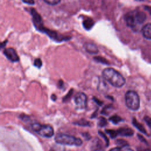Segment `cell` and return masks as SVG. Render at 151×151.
<instances>
[{"label": "cell", "mask_w": 151, "mask_h": 151, "mask_svg": "<svg viewBox=\"0 0 151 151\" xmlns=\"http://www.w3.org/2000/svg\"><path fill=\"white\" fill-rule=\"evenodd\" d=\"M112 109H113L112 104L106 105V106L104 107V108L101 111V114H106V115H108L109 114V112Z\"/></svg>", "instance_id": "ffe728a7"}, {"label": "cell", "mask_w": 151, "mask_h": 151, "mask_svg": "<svg viewBox=\"0 0 151 151\" xmlns=\"http://www.w3.org/2000/svg\"><path fill=\"white\" fill-rule=\"evenodd\" d=\"M22 2L25 3V4H30V5H33L35 3V2L34 1H31H31H25V0H23Z\"/></svg>", "instance_id": "d6a6232c"}, {"label": "cell", "mask_w": 151, "mask_h": 151, "mask_svg": "<svg viewBox=\"0 0 151 151\" xmlns=\"http://www.w3.org/2000/svg\"><path fill=\"white\" fill-rule=\"evenodd\" d=\"M36 27L37 28V29L39 31L46 33L51 39H52L53 40H54L55 41H57V42H61V41H63L68 40L70 38V37H64L61 35H60L57 32H55L54 31H52V30L49 29L47 28H45L42 25V24H41V25H40L38 27Z\"/></svg>", "instance_id": "8992f818"}, {"label": "cell", "mask_w": 151, "mask_h": 151, "mask_svg": "<svg viewBox=\"0 0 151 151\" xmlns=\"http://www.w3.org/2000/svg\"><path fill=\"white\" fill-rule=\"evenodd\" d=\"M85 50L90 54H97L99 52V49L97 48V46L92 42H86L84 45Z\"/></svg>", "instance_id": "8fae6325"}, {"label": "cell", "mask_w": 151, "mask_h": 151, "mask_svg": "<svg viewBox=\"0 0 151 151\" xmlns=\"http://www.w3.org/2000/svg\"><path fill=\"white\" fill-rule=\"evenodd\" d=\"M51 99L52 101H55L56 99H57V96L54 94H52L51 96Z\"/></svg>", "instance_id": "8d00e7d4"}, {"label": "cell", "mask_w": 151, "mask_h": 151, "mask_svg": "<svg viewBox=\"0 0 151 151\" xmlns=\"http://www.w3.org/2000/svg\"><path fill=\"white\" fill-rule=\"evenodd\" d=\"M97 110H96V111H95V113H94V112L93 113V114L91 115V118H93V117H96V115H97V113H97Z\"/></svg>", "instance_id": "f35d334b"}, {"label": "cell", "mask_w": 151, "mask_h": 151, "mask_svg": "<svg viewBox=\"0 0 151 151\" xmlns=\"http://www.w3.org/2000/svg\"><path fill=\"white\" fill-rule=\"evenodd\" d=\"M132 123L133 124V126L137 129H138L140 132L146 134L147 133H146V131L145 130V129L144 128V127L142 126V124H140V123H139L137 120L135 119V118H133V120H132Z\"/></svg>", "instance_id": "9a60e30c"}, {"label": "cell", "mask_w": 151, "mask_h": 151, "mask_svg": "<svg viewBox=\"0 0 151 151\" xmlns=\"http://www.w3.org/2000/svg\"><path fill=\"white\" fill-rule=\"evenodd\" d=\"M109 120L111 122H112L113 124H117L119 122L123 121V119L120 116H119L117 115H113V116L109 117Z\"/></svg>", "instance_id": "e0dca14e"}, {"label": "cell", "mask_w": 151, "mask_h": 151, "mask_svg": "<svg viewBox=\"0 0 151 151\" xmlns=\"http://www.w3.org/2000/svg\"><path fill=\"white\" fill-rule=\"evenodd\" d=\"M55 141L57 143L62 145L69 146H80L83 142L81 139L75 136L66 134L64 133H58L55 137Z\"/></svg>", "instance_id": "3957f363"}, {"label": "cell", "mask_w": 151, "mask_h": 151, "mask_svg": "<svg viewBox=\"0 0 151 151\" xmlns=\"http://www.w3.org/2000/svg\"><path fill=\"white\" fill-rule=\"evenodd\" d=\"M93 101H94L96 104H97L99 105V106H101V105L103 104V103L102 101L100 100L99 99H98L96 98V97H93Z\"/></svg>", "instance_id": "f546056e"}, {"label": "cell", "mask_w": 151, "mask_h": 151, "mask_svg": "<svg viewBox=\"0 0 151 151\" xmlns=\"http://www.w3.org/2000/svg\"><path fill=\"white\" fill-rule=\"evenodd\" d=\"M94 24V21L90 18L84 19L83 21V26L84 28V29L87 30L91 29V28L93 27Z\"/></svg>", "instance_id": "5bb4252c"}, {"label": "cell", "mask_w": 151, "mask_h": 151, "mask_svg": "<svg viewBox=\"0 0 151 151\" xmlns=\"http://www.w3.org/2000/svg\"><path fill=\"white\" fill-rule=\"evenodd\" d=\"M142 31L143 35L145 38L151 40V23L144 25Z\"/></svg>", "instance_id": "4fadbf2b"}, {"label": "cell", "mask_w": 151, "mask_h": 151, "mask_svg": "<svg viewBox=\"0 0 151 151\" xmlns=\"http://www.w3.org/2000/svg\"><path fill=\"white\" fill-rule=\"evenodd\" d=\"M31 14L32 17V20L35 26L37 27L41 25L42 24L41 17L34 8H31Z\"/></svg>", "instance_id": "30bf717a"}, {"label": "cell", "mask_w": 151, "mask_h": 151, "mask_svg": "<svg viewBox=\"0 0 151 151\" xmlns=\"http://www.w3.org/2000/svg\"><path fill=\"white\" fill-rule=\"evenodd\" d=\"M125 151H133V150H132V149H126Z\"/></svg>", "instance_id": "60d3db41"}, {"label": "cell", "mask_w": 151, "mask_h": 151, "mask_svg": "<svg viewBox=\"0 0 151 151\" xmlns=\"http://www.w3.org/2000/svg\"><path fill=\"white\" fill-rule=\"evenodd\" d=\"M44 2L50 5H55L61 2L60 0H44Z\"/></svg>", "instance_id": "484cf974"}, {"label": "cell", "mask_w": 151, "mask_h": 151, "mask_svg": "<svg viewBox=\"0 0 151 151\" xmlns=\"http://www.w3.org/2000/svg\"><path fill=\"white\" fill-rule=\"evenodd\" d=\"M19 119H21L24 122H28L29 120V117L25 114H21L19 115Z\"/></svg>", "instance_id": "83f0119b"}, {"label": "cell", "mask_w": 151, "mask_h": 151, "mask_svg": "<svg viewBox=\"0 0 151 151\" xmlns=\"http://www.w3.org/2000/svg\"><path fill=\"white\" fill-rule=\"evenodd\" d=\"M138 151H151V150L149 149H140V150H138Z\"/></svg>", "instance_id": "ab89813d"}, {"label": "cell", "mask_w": 151, "mask_h": 151, "mask_svg": "<svg viewBox=\"0 0 151 151\" xmlns=\"http://www.w3.org/2000/svg\"><path fill=\"white\" fill-rule=\"evenodd\" d=\"M145 10L147 11L150 14V15H151V6H145Z\"/></svg>", "instance_id": "d590c367"}, {"label": "cell", "mask_w": 151, "mask_h": 151, "mask_svg": "<svg viewBox=\"0 0 151 151\" xmlns=\"http://www.w3.org/2000/svg\"><path fill=\"white\" fill-rule=\"evenodd\" d=\"M93 59L97 63H100L105 65H109L110 63L107 60L101 56H96L93 57Z\"/></svg>", "instance_id": "2e32d148"}, {"label": "cell", "mask_w": 151, "mask_h": 151, "mask_svg": "<svg viewBox=\"0 0 151 151\" xmlns=\"http://www.w3.org/2000/svg\"><path fill=\"white\" fill-rule=\"evenodd\" d=\"M137 136H138L139 138L140 139V140L141 141H142V142H146V141L145 140V139H144L142 136H140V135H139V134H138Z\"/></svg>", "instance_id": "74e56055"}, {"label": "cell", "mask_w": 151, "mask_h": 151, "mask_svg": "<svg viewBox=\"0 0 151 151\" xmlns=\"http://www.w3.org/2000/svg\"><path fill=\"white\" fill-rule=\"evenodd\" d=\"M73 93V89L72 88V89H70V91L68 92L67 94H66V96H65L63 97V102H66V101H67L68 100H69L70 99V98H71V97Z\"/></svg>", "instance_id": "cb8c5ba5"}, {"label": "cell", "mask_w": 151, "mask_h": 151, "mask_svg": "<svg viewBox=\"0 0 151 151\" xmlns=\"http://www.w3.org/2000/svg\"><path fill=\"white\" fill-rule=\"evenodd\" d=\"M144 120H145V122L146 123V124H147V126L151 129V118L149 117H147V116H145L144 117Z\"/></svg>", "instance_id": "f1b7e54d"}, {"label": "cell", "mask_w": 151, "mask_h": 151, "mask_svg": "<svg viewBox=\"0 0 151 151\" xmlns=\"http://www.w3.org/2000/svg\"><path fill=\"white\" fill-rule=\"evenodd\" d=\"M117 132L119 135L123 136H132L134 134V131L129 127H120Z\"/></svg>", "instance_id": "7c38bea8"}, {"label": "cell", "mask_w": 151, "mask_h": 151, "mask_svg": "<svg viewBox=\"0 0 151 151\" xmlns=\"http://www.w3.org/2000/svg\"><path fill=\"white\" fill-rule=\"evenodd\" d=\"M42 65V61L40 58H37L36 59L34 60V65L37 68H41V66Z\"/></svg>", "instance_id": "d4e9b609"}, {"label": "cell", "mask_w": 151, "mask_h": 151, "mask_svg": "<svg viewBox=\"0 0 151 151\" xmlns=\"http://www.w3.org/2000/svg\"><path fill=\"white\" fill-rule=\"evenodd\" d=\"M103 145L101 141L98 139L95 138L90 143V150L91 151H100L102 149Z\"/></svg>", "instance_id": "9c48e42d"}, {"label": "cell", "mask_w": 151, "mask_h": 151, "mask_svg": "<svg viewBox=\"0 0 151 151\" xmlns=\"http://www.w3.org/2000/svg\"><path fill=\"white\" fill-rule=\"evenodd\" d=\"M3 53L11 62H18L19 60L15 50L12 47L5 48Z\"/></svg>", "instance_id": "ba28073f"}, {"label": "cell", "mask_w": 151, "mask_h": 151, "mask_svg": "<svg viewBox=\"0 0 151 151\" xmlns=\"http://www.w3.org/2000/svg\"><path fill=\"white\" fill-rule=\"evenodd\" d=\"M109 151H122L120 147H114V148H112L110 150H109Z\"/></svg>", "instance_id": "e575fe53"}, {"label": "cell", "mask_w": 151, "mask_h": 151, "mask_svg": "<svg viewBox=\"0 0 151 151\" xmlns=\"http://www.w3.org/2000/svg\"><path fill=\"white\" fill-rule=\"evenodd\" d=\"M105 131L110 136V137L112 138V139L115 138L118 135L117 132L116 131V130H112V129H106Z\"/></svg>", "instance_id": "7402d4cb"}, {"label": "cell", "mask_w": 151, "mask_h": 151, "mask_svg": "<svg viewBox=\"0 0 151 151\" xmlns=\"http://www.w3.org/2000/svg\"><path fill=\"white\" fill-rule=\"evenodd\" d=\"M49 151H65V148L62 145L57 143L52 146Z\"/></svg>", "instance_id": "d6986e66"}, {"label": "cell", "mask_w": 151, "mask_h": 151, "mask_svg": "<svg viewBox=\"0 0 151 151\" xmlns=\"http://www.w3.org/2000/svg\"><path fill=\"white\" fill-rule=\"evenodd\" d=\"M82 135L86 140H88L91 138V136L88 133H82Z\"/></svg>", "instance_id": "4dcf8cb0"}, {"label": "cell", "mask_w": 151, "mask_h": 151, "mask_svg": "<svg viewBox=\"0 0 151 151\" xmlns=\"http://www.w3.org/2000/svg\"><path fill=\"white\" fill-rule=\"evenodd\" d=\"M102 76L109 83L117 88L122 87L126 83L124 77L119 71L111 67L104 68L102 71Z\"/></svg>", "instance_id": "6da1fadb"}, {"label": "cell", "mask_w": 151, "mask_h": 151, "mask_svg": "<svg viewBox=\"0 0 151 151\" xmlns=\"http://www.w3.org/2000/svg\"><path fill=\"white\" fill-rule=\"evenodd\" d=\"M74 100L77 108L80 109H84L87 107V97L86 94L83 92L77 93L74 96Z\"/></svg>", "instance_id": "52a82bcc"}, {"label": "cell", "mask_w": 151, "mask_h": 151, "mask_svg": "<svg viewBox=\"0 0 151 151\" xmlns=\"http://www.w3.org/2000/svg\"><path fill=\"white\" fill-rule=\"evenodd\" d=\"M74 124L78 125V126H91V122L84 120L83 119L78 120V122H76L74 123Z\"/></svg>", "instance_id": "ac0fdd59"}, {"label": "cell", "mask_w": 151, "mask_h": 151, "mask_svg": "<svg viewBox=\"0 0 151 151\" xmlns=\"http://www.w3.org/2000/svg\"><path fill=\"white\" fill-rule=\"evenodd\" d=\"M7 41H8V40H6L4 41L3 42H2L1 43V48H4V47H5V45L6 44Z\"/></svg>", "instance_id": "836d02e7"}, {"label": "cell", "mask_w": 151, "mask_h": 151, "mask_svg": "<svg viewBox=\"0 0 151 151\" xmlns=\"http://www.w3.org/2000/svg\"><path fill=\"white\" fill-rule=\"evenodd\" d=\"M116 143L121 147H124L127 146L129 145V143L127 141L123 140V139H117L116 140Z\"/></svg>", "instance_id": "44dd1931"}, {"label": "cell", "mask_w": 151, "mask_h": 151, "mask_svg": "<svg viewBox=\"0 0 151 151\" xmlns=\"http://www.w3.org/2000/svg\"><path fill=\"white\" fill-rule=\"evenodd\" d=\"M32 129L41 136L51 137L54 134V129L49 124H42L39 123H34L31 125Z\"/></svg>", "instance_id": "5b68a950"}, {"label": "cell", "mask_w": 151, "mask_h": 151, "mask_svg": "<svg viewBox=\"0 0 151 151\" xmlns=\"http://www.w3.org/2000/svg\"><path fill=\"white\" fill-rule=\"evenodd\" d=\"M98 133H99V134L104 139L105 142H106V146H107L109 145V139L107 138V137L106 136V135L103 132H101V131H99Z\"/></svg>", "instance_id": "4316f807"}, {"label": "cell", "mask_w": 151, "mask_h": 151, "mask_svg": "<svg viewBox=\"0 0 151 151\" xmlns=\"http://www.w3.org/2000/svg\"><path fill=\"white\" fill-rule=\"evenodd\" d=\"M126 106L130 110H137L140 107V99L137 93L133 90H129L125 94Z\"/></svg>", "instance_id": "277c9868"}, {"label": "cell", "mask_w": 151, "mask_h": 151, "mask_svg": "<svg viewBox=\"0 0 151 151\" xmlns=\"http://www.w3.org/2000/svg\"><path fill=\"white\" fill-rule=\"evenodd\" d=\"M64 86V82L62 80H60L58 82V87L60 88H61Z\"/></svg>", "instance_id": "1f68e13d"}, {"label": "cell", "mask_w": 151, "mask_h": 151, "mask_svg": "<svg viewBox=\"0 0 151 151\" xmlns=\"http://www.w3.org/2000/svg\"><path fill=\"white\" fill-rule=\"evenodd\" d=\"M107 124V120L104 117H100L99 119V121H98V123H97V124H98L99 126H100V127H104V126H106Z\"/></svg>", "instance_id": "603a6c76"}, {"label": "cell", "mask_w": 151, "mask_h": 151, "mask_svg": "<svg viewBox=\"0 0 151 151\" xmlns=\"http://www.w3.org/2000/svg\"><path fill=\"white\" fill-rule=\"evenodd\" d=\"M146 14L142 11L133 10L126 13L124 19L127 26L133 29H137L146 20Z\"/></svg>", "instance_id": "7a4b0ae2"}]
</instances>
